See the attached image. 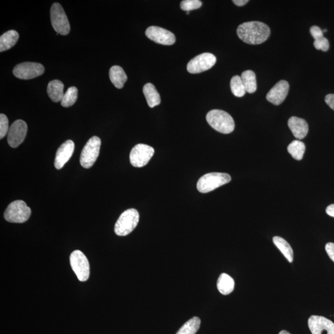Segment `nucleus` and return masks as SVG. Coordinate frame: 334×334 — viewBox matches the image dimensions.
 Listing matches in <instances>:
<instances>
[{"mask_svg": "<svg viewBox=\"0 0 334 334\" xmlns=\"http://www.w3.org/2000/svg\"><path fill=\"white\" fill-rule=\"evenodd\" d=\"M237 34L244 42L251 45L261 44L266 41L271 34L268 25L259 21L244 22L238 26Z\"/></svg>", "mask_w": 334, "mask_h": 334, "instance_id": "1", "label": "nucleus"}, {"mask_svg": "<svg viewBox=\"0 0 334 334\" xmlns=\"http://www.w3.org/2000/svg\"><path fill=\"white\" fill-rule=\"evenodd\" d=\"M206 120L217 132L229 134L234 132L235 122L233 118L227 112L221 110H213L206 115Z\"/></svg>", "mask_w": 334, "mask_h": 334, "instance_id": "2", "label": "nucleus"}, {"mask_svg": "<svg viewBox=\"0 0 334 334\" xmlns=\"http://www.w3.org/2000/svg\"><path fill=\"white\" fill-rule=\"evenodd\" d=\"M231 176L225 173H209L200 177L197 184V190L201 193L213 191L231 181Z\"/></svg>", "mask_w": 334, "mask_h": 334, "instance_id": "3", "label": "nucleus"}, {"mask_svg": "<svg viewBox=\"0 0 334 334\" xmlns=\"http://www.w3.org/2000/svg\"><path fill=\"white\" fill-rule=\"evenodd\" d=\"M139 214L135 209H130L121 214L115 225V233L124 237L132 233L138 224Z\"/></svg>", "mask_w": 334, "mask_h": 334, "instance_id": "4", "label": "nucleus"}, {"mask_svg": "<svg viewBox=\"0 0 334 334\" xmlns=\"http://www.w3.org/2000/svg\"><path fill=\"white\" fill-rule=\"evenodd\" d=\"M31 209L24 201L17 200L11 202L6 209L4 217L6 220L11 223H24L30 219Z\"/></svg>", "mask_w": 334, "mask_h": 334, "instance_id": "5", "label": "nucleus"}, {"mask_svg": "<svg viewBox=\"0 0 334 334\" xmlns=\"http://www.w3.org/2000/svg\"><path fill=\"white\" fill-rule=\"evenodd\" d=\"M101 146L100 139L97 136H93L87 142L81 152L80 164L85 168L93 166L99 156Z\"/></svg>", "mask_w": 334, "mask_h": 334, "instance_id": "6", "label": "nucleus"}, {"mask_svg": "<svg viewBox=\"0 0 334 334\" xmlns=\"http://www.w3.org/2000/svg\"><path fill=\"white\" fill-rule=\"evenodd\" d=\"M50 18L54 30L62 36L68 35L70 32V24L65 11L59 3H55L51 8Z\"/></svg>", "mask_w": 334, "mask_h": 334, "instance_id": "7", "label": "nucleus"}, {"mask_svg": "<svg viewBox=\"0 0 334 334\" xmlns=\"http://www.w3.org/2000/svg\"><path fill=\"white\" fill-rule=\"evenodd\" d=\"M72 269L81 281L88 280L90 275V266L88 258L80 250H75L70 255Z\"/></svg>", "mask_w": 334, "mask_h": 334, "instance_id": "8", "label": "nucleus"}, {"mask_svg": "<svg viewBox=\"0 0 334 334\" xmlns=\"http://www.w3.org/2000/svg\"><path fill=\"white\" fill-rule=\"evenodd\" d=\"M155 155L153 148L144 144H139L130 152V163L133 167L141 168L146 165Z\"/></svg>", "mask_w": 334, "mask_h": 334, "instance_id": "9", "label": "nucleus"}, {"mask_svg": "<svg viewBox=\"0 0 334 334\" xmlns=\"http://www.w3.org/2000/svg\"><path fill=\"white\" fill-rule=\"evenodd\" d=\"M217 62L214 55L204 53L197 55L188 63L187 70L191 74H198L210 69Z\"/></svg>", "mask_w": 334, "mask_h": 334, "instance_id": "10", "label": "nucleus"}, {"mask_svg": "<svg viewBox=\"0 0 334 334\" xmlns=\"http://www.w3.org/2000/svg\"><path fill=\"white\" fill-rule=\"evenodd\" d=\"M44 67L42 64L34 62H25L19 64L13 69V74L21 80H31L43 74Z\"/></svg>", "mask_w": 334, "mask_h": 334, "instance_id": "11", "label": "nucleus"}, {"mask_svg": "<svg viewBox=\"0 0 334 334\" xmlns=\"http://www.w3.org/2000/svg\"><path fill=\"white\" fill-rule=\"evenodd\" d=\"M28 125L24 121L16 120L11 124L8 133V142L11 147L16 148L24 141Z\"/></svg>", "mask_w": 334, "mask_h": 334, "instance_id": "12", "label": "nucleus"}, {"mask_svg": "<svg viewBox=\"0 0 334 334\" xmlns=\"http://www.w3.org/2000/svg\"><path fill=\"white\" fill-rule=\"evenodd\" d=\"M146 36L152 41L164 45H171L176 41V38L171 32L158 26H150L146 31Z\"/></svg>", "mask_w": 334, "mask_h": 334, "instance_id": "13", "label": "nucleus"}, {"mask_svg": "<svg viewBox=\"0 0 334 334\" xmlns=\"http://www.w3.org/2000/svg\"><path fill=\"white\" fill-rule=\"evenodd\" d=\"M309 327L312 334H334L333 322L323 316H311Z\"/></svg>", "mask_w": 334, "mask_h": 334, "instance_id": "14", "label": "nucleus"}, {"mask_svg": "<svg viewBox=\"0 0 334 334\" xmlns=\"http://www.w3.org/2000/svg\"><path fill=\"white\" fill-rule=\"evenodd\" d=\"M289 91V83L285 80L280 81L270 90L266 99L275 106H279L286 99Z\"/></svg>", "mask_w": 334, "mask_h": 334, "instance_id": "15", "label": "nucleus"}, {"mask_svg": "<svg viewBox=\"0 0 334 334\" xmlns=\"http://www.w3.org/2000/svg\"><path fill=\"white\" fill-rule=\"evenodd\" d=\"M74 147V142L71 140H67L61 145L57 150L55 159L54 165L57 169H62L69 161L73 155Z\"/></svg>", "mask_w": 334, "mask_h": 334, "instance_id": "16", "label": "nucleus"}, {"mask_svg": "<svg viewBox=\"0 0 334 334\" xmlns=\"http://www.w3.org/2000/svg\"><path fill=\"white\" fill-rule=\"evenodd\" d=\"M288 125L293 136L298 139H303L309 133V124L303 118L292 117L288 121Z\"/></svg>", "mask_w": 334, "mask_h": 334, "instance_id": "17", "label": "nucleus"}, {"mask_svg": "<svg viewBox=\"0 0 334 334\" xmlns=\"http://www.w3.org/2000/svg\"><path fill=\"white\" fill-rule=\"evenodd\" d=\"M109 76L110 81L117 89L123 88L127 80L125 72L119 66H113L110 68Z\"/></svg>", "mask_w": 334, "mask_h": 334, "instance_id": "18", "label": "nucleus"}, {"mask_svg": "<svg viewBox=\"0 0 334 334\" xmlns=\"http://www.w3.org/2000/svg\"><path fill=\"white\" fill-rule=\"evenodd\" d=\"M64 84L59 80H54L48 83L47 93L50 99L54 102L62 101L64 94Z\"/></svg>", "mask_w": 334, "mask_h": 334, "instance_id": "19", "label": "nucleus"}, {"mask_svg": "<svg viewBox=\"0 0 334 334\" xmlns=\"http://www.w3.org/2000/svg\"><path fill=\"white\" fill-rule=\"evenodd\" d=\"M143 93L147 102L150 108L159 106L161 102V97L156 87L152 84L147 83L144 86Z\"/></svg>", "mask_w": 334, "mask_h": 334, "instance_id": "20", "label": "nucleus"}, {"mask_svg": "<svg viewBox=\"0 0 334 334\" xmlns=\"http://www.w3.org/2000/svg\"><path fill=\"white\" fill-rule=\"evenodd\" d=\"M18 39L19 34L14 30L9 31L3 34L0 37V52H5L12 48Z\"/></svg>", "mask_w": 334, "mask_h": 334, "instance_id": "21", "label": "nucleus"}, {"mask_svg": "<svg viewBox=\"0 0 334 334\" xmlns=\"http://www.w3.org/2000/svg\"><path fill=\"white\" fill-rule=\"evenodd\" d=\"M217 286L220 293L227 295L234 291L235 281L230 275L223 273L218 278Z\"/></svg>", "mask_w": 334, "mask_h": 334, "instance_id": "22", "label": "nucleus"}, {"mask_svg": "<svg viewBox=\"0 0 334 334\" xmlns=\"http://www.w3.org/2000/svg\"><path fill=\"white\" fill-rule=\"evenodd\" d=\"M244 87L247 92L249 94L256 91L257 81L254 72L251 70H247L242 72L241 75Z\"/></svg>", "mask_w": 334, "mask_h": 334, "instance_id": "23", "label": "nucleus"}, {"mask_svg": "<svg viewBox=\"0 0 334 334\" xmlns=\"http://www.w3.org/2000/svg\"><path fill=\"white\" fill-rule=\"evenodd\" d=\"M273 242L277 248L279 249L281 253L287 258L289 262L292 263L293 260V251L291 246L283 238L274 237L273 238Z\"/></svg>", "mask_w": 334, "mask_h": 334, "instance_id": "24", "label": "nucleus"}, {"mask_svg": "<svg viewBox=\"0 0 334 334\" xmlns=\"http://www.w3.org/2000/svg\"><path fill=\"white\" fill-rule=\"evenodd\" d=\"M287 150L293 158L297 161H301L303 158L306 146L303 142L295 140L289 145Z\"/></svg>", "mask_w": 334, "mask_h": 334, "instance_id": "25", "label": "nucleus"}, {"mask_svg": "<svg viewBox=\"0 0 334 334\" xmlns=\"http://www.w3.org/2000/svg\"><path fill=\"white\" fill-rule=\"evenodd\" d=\"M200 326V319L193 317L185 323L176 334H196Z\"/></svg>", "mask_w": 334, "mask_h": 334, "instance_id": "26", "label": "nucleus"}, {"mask_svg": "<svg viewBox=\"0 0 334 334\" xmlns=\"http://www.w3.org/2000/svg\"><path fill=\"white\" fill-rule=\"evenodd\" d=\"M230 88L232 93L237 97H242L246 94V89L244 87L242 79L239 75H235L230 81Z\"/></svg>", "mask_w": 334, "mask_h": 334, "instance_id": "27", "label": "nucleus"}, {"mask_svg": "<svg viewBox=\"0 0 334 334\" xmlns=\"http://www.w3.org/2000/svg\"><path fill=\"white\" fill-rule=\"evenodd\" d=\"M78 89L75 87H70L64 94L61 105L64 107L73 106L78 99Z\"/></svg>", "mask_w": 334, "mask_h": 334, "instance_id": "28", "label": "nucleus"}, {"mask_svg": "<svg viewBox=\"0 0 334 334\" xmlns=\"http://www.w3.org/2000/svg\"><path fill=\"white\" fill-rule=\"evenodd\" d=\"M202 5V2L199 0H184L180 4V7L182 10L190 12L201 7Z\"/></svg>", "mask_w": 334, "mask_h": 334, "instance_id": "29", "label": "nucleus"}, {"mask_svg": "<svg viewBox=\"0 0 334 334\" xmlns=\"http://www.w3.org/2000/svg\"><path fill=\"white\" fill-rule=\"evenodd\" d=\"M10 127H9L8 119L5 114L0 115V139L4 138L7 135Z\"/></svg>", "mask_w": 334, "mask_h": 334, "instance_id": "30", "label": "nucleus"}, {"mask_svg": "<svg viewBox=\"0 0 334 334\" xmlns=\"http://www.w3.org/2000/svg\"><path fill=\"white\" fill-rule=\"evenodd\" d=\"M314 46L317 50L327 52L329 48V43L326 37H322L315 40Z\"/></svg>", "mask_w": 334, "mask_h": 334, "instance_id": "31", "label": "nucleus"}, {"mask_svg": "<svg viewBox=\"0 0 334 334\" xmlns=\"http://www.w3.org/2000/svg\"><path fill=\"white\" fill-rule=\"evenodd\" d=\"M310 33L314 38V39L316 40L324 37L323 32L321 30L320 28L318 26L314 25L310 29Z\"/></svg>", "mask_w": 334, "mask_h": 334, "instance_id": "32", "label": "nucleus"}, {"mask_svg": "<svg viewBox=\"0 0 334 334\" xmlns=\"http://www.w3.org/2000/svg\"><path fill=\"white\" fill-rule=\"evenodd\" d=\"M328 255L334 262V243H328L325 247Z\"/></svg>", "mask_w": 334, "mask_h": 334, "instance_id": "33", "label": "nucleus"}, {"mask_svg": "<svg viewBox=\"0 0 334 334\" xmlns=\"http://www.w3.org/2000/svg\"><path fill=\"white\" fill-rule=\"evenodd\" d=\"M325 101H326V104L329 106L330 108L334 110V94L327 95L326 98H325Z\"/></svg>", "mask_w": 334, "mask_h": 334, "instance_id": "34", "label": "nucleus"}, {"mask_svg": "<svg viewBox=\"0 0 334 334\" xmlns=\"http://www.w3.org/2000/svg\"><path fill=\"white\" fill-rule=\"evenodd\" d=\"M326 213L329 216L334 217V204H331L326 208Z\"/></svg>", "mask_w": 334, "mask_h": 334, "instance_id": "35", "label": "nucleus"}, {"mask_svg": "<svg viewBox=\"0 0 334 334\" xmlns=\"http://www.w3.org/2000/svg\"><path fill=\"white\" fill-rule=\"evenodd\" d=\"M248 2V0H234L233 1L234 4L238 6V7H243V6L245 5Z\"/></svg>", "mask_w": 334, "mask_h": 334, "instance_id": "36", "label": "nucleus"}, {"mask_svg": "<svg viewBox=\"0 0 334 334\" xmlns=\"http://www.w3.org/2000/svg\"><path fill=\"white\" fill-rule=\"evenodd\" d=\"M278 334H291V333H289V332H287V330H281V332H280V333Z\"/></svg>", "mask_w": 334, "mask_h": 334, "instance_id": "37", "label": "nucleus"}, {"mask_svg": "<svg viewBox=\"0 0 334 334\" xmlns=\"http://www.w3.org/2000/svg\"><path fill=\"white\" fill-rule=\"evenodd\" d=\"M322 32H323V33H326V32H327V30H324V31H322Z\"/></svg>", "mask_w": 334, "mask_h": 334, "instance_id": "38", "label": "nucleus"}, {"mask_svg": "<svg viewBox=\"0 0 334 334\" xmlns=\"http://www.w3.org/2000/svg\"><path fill=\"white\" fill-rule=\"evenodd\" d=\"M187 14H190V12H187Z\"/></svg>", "mask_w": 334, "mask_h": 334, "instance_id": "39", "label": "nucleus"}]
</instances>
